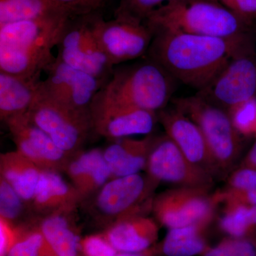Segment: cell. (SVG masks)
Wrapping results in <instances>:
<instances>
[{
	"instance_id": "6da1fadb",
	"label": "cell",
	"mask_w": 256,
	"mask_h": 256,
	"mask_svg": "<svg viewBox=\"0 0 256 256\" xmlns=\"http://www.w3.org/2000/svg\"><path fill=\"white\" fill-rule=\"evenodd\" d=\"M148 58L176 80L204 90L230 60L247 52L244 37L226 40L180 32L154 33Z\"/></svg>"
},
{
	"instance_id": "7a4b0ae2",
	"label": "cell",
	"mask_w": 256,
	"mask_h": 256,
	"mask_svg": "<svg viewBox=\"0 0 256 256\" xmlns=\"http://www.w3.org/2000/svg\"><path fill=\"white\" fill-rule=\"evenodd\" d=\"M74 16L60 12L36 20L0 25V72L40 78L54 60V47Z\"/></svg>"
},
{
	"instance_id": "3957f363",
	"label": "cell",
	"mask_w": 256,
	"mask_h": 256,
	"mask_svg": "<svg viewBox=\"0 0 256 256\" xmlns=\"http://www.w3.org/2000/svg\"><path fill=\"white\" fill-rule=\"evenodd\" d=\"M244 22L218 0H176L156 10L144 24L153 34L180 32L234 40L244 37Z\"/></svg>"
},
{
	"instance_id": "277c9868",
	"label": "cell",
	"mask_w": 256,
	"mask_h": 256,
	"mask_svg": "<svg viewBox=\"0 0 256 256\" xmlns=\"http://www.w3.org/2000/svg\"><path fill=\"white\" fill-rule=\"evenodd\" d=\"M102 88L128 105L158 114L174 92V78L161 66L146 60L114 68Z\"/></svg>"
},
{
	"instance_id": "5b68a950",
	"label": "cell",
	"mask_w": 256,
	"mask_h": 256,
	"mask_svg": "<svg viewBox=\"0 0 256 256\" xmlns=\"http://www.w3.org/2000/svg\"><path fill=\"white\" fill-rule=\"evenodd\" d=\"M173 102L200 128L218 171L229 169L238 159L242 143L228 112L201 96L176 98Z\"/></svg>"
},
{
	"instance_id": "8992f818",
	"label": "cell",
	"mask_w": 256,
	"mask_h": 256,
	"mask_svg": "<svg viewBox=\"0 0 256 256\" xmlns=\"http://www.w3.org/2000/svg\"><path fill=\"white\" fill-rule=\"evenodd\" d=\"M28 114L60 150L70 156L82 151L89 134L94 132L90 111L76 110L57 102L45 94L40 85Z\"/></svg>"
},
{
	"instance_id": "52a82bcc",
	"label": "cell",
	"mask_w": 256,
	"mask_h": 256,
	"mask_svg": "<svg viewBox=\"0 0 256 256\" xmlns=\"http://www.w3.org/2000/svg\"><path fill=\"white\" fill-rule=\"evenodd\" d=\"M158 184L149 175L140 173L111 178L92 196L90 212L107 228L116 220L140 214L143 205H152Z\"/></svg>"
},
{
	"instance_id": "ba28073f",
	"label": "cell",
	"mask_w": 256,
	"mask_h": 256,
	"mask_svg": "<svg viewBox=\"0 0 256 256\" xmlns=\"http://www.w3.org/2000/svg\"><path fill=\"white\" fill-rule=\"evenodd\" d=\"M96 13L69 20L57 45V58L74 68L108 82L114 66L94 34L92 20Z\"/></svg>"
},
{
	"instance_id": "9c48e42d",
	"label": "cell",
	"mask_w": 256,
	"mask_h": 256,
	"mask_svg": "<svg viewBox=\"0 0 256 256\" xmlns=\"http://www.w3.org/2000/svg\"><path fill=\"white\" fill-rule=\"evenodd\" d=\"M94 132L111 141L136 134H150L158 114L128 105L109 95L104 88L90 107Z\"/></svg>"
},
{
	"instance_id": "30bf717a",
	"label": "cell",
	"mask_w": 256,
	"mask_h": 256,
	"mask_svg": "<svg viewBox=\"0 0 256 256\" xmlns=\"http://www.w3.org/2000/svg\"><path fill=\"white\" fill-rule=\"evenodd\" d=\"M208 190L180 186L160 194L153 200L151 207L156 220L169 229L192 225L206 226L216 204Z\"/></svg>"
},
{
	"instance_id": "8fae6325",
	"label": "cell",
	"mask_w": 256,
	"mask_h": 256,
	"mask_svg": "<svg viewBox=\"0 0 256 256\" xmlns=\"http://www.w3.org/2000/svg\"><path fill=\"white\" fill-rule=\"evenodd\" d=\"M92 30L114 66L146 54L154 36L144 23L120 18L105 21L98 12L92 20Z\"/></svg>"
},
{
	"instance_id": "7c38bea8",
	"label": "cell",
	"mask_w": 256,
	"mask_h": 256,
	"mask_svg": "<svg viewBox=\"0 0 256 256\" xmlns=\"http://www.w3.org/2000/svg\"><path fill=\"white\" fill-rule=\"evenodd\" d=\"M45 72L46 78L40 84L43 92L57 102L79 110L89 112L96 94L108 82L74 68L57 57Z\"/></svg>"
},
{
	"instance_id": "4fadbf2b",
	"label": "cell",
	"mask_w": 256,
	"mask_h": 256,
	"mask_svg": "<svg viewBox=\"0 0 256 256\" xmlns=\"http://www.w3.org/2000/svg\"><path fill=\"white\" fill-rule=\"evenodd\" d=\"M146 170L158 183L208 188L214 182L213 176L191 162L168 136L156 137Z\"/></svg>"
},
{
	"instance_id": "5bb4252c",
	"label": "cell",
	"mask_w": 256,
	"mask_h": 256,
	"mask_svg": "<svg viewBox=\"0 0 256 256\" xmlns=\"http://www.w3.org/2000/svg\"><path fill=\"white\" fill-rule=\"evenodd\" d=\"M16 150L42 170L65 172L73 156L60 150L46 132L30 118L28 112L5 121Z\"/></svg>"
},
{
	"instance_id": "9a60e30c",
	"label": "cell",
	"mask_w": 256,
	"mask_h": 256,
	"mask_svg": "<svg viewBox=\"0 0 256 256\" xmlns=\"http://www.w3.org/2000/svg\"><path fill=\"white\" fill-rule=\"evenodd\" d=\"M200 96L217 106L229 108L256 96V62L248 52L233 57Z\"/></svg>"
},
{
	"instance_id": "2e32d148",
	"label": "cell",
	"mask_w": 256,
	"mask_h": 256,
	"mask_svg": "<svg viewBox=\"0 0 256 256\" xmlns=\"http://www.w3.org/2000/svg\"><path fill=\"white\" fill-rule=\"evenodd\" d=\"M158 119L166 136L172 140L191 162L212 176L218 172L206 140L200 128L190 118L175 108L158 112Z\"/></svg>"
},
{
	"instance_id": "e0dca14e",
	"label": "cell",
	"mask_w": 256,
	"mask_h": 256,
	"mask_svg": "<svg viewBox=\"0 0 256 256\" xmlns=\"http://www.w3.org/2000/svg\"><path fill=\"white\" fill-rule=\"evenodd\" d=\"M84 201L76 188L67 183L57 172L42 170L31 204L40 214H70Z\"/></svg>"
},
{
	"instance_id": "ac0fdd59",
	"label": "cell",
	"mask_w": 256,
	"mask_h": 256,
	"mask_svg": "<svg viewBox=\"0 0 256 256\" xmlns=\"http://www.w3.org/2000/svg\"><path fill=\"white\" fill-rule=\"evenodd\" d=\"M102 234L118 252L142 254L158 240L159 228L152 218L136 214L116 220Z\"/></svg>"
},
{
	"instance_id": "d6986e66",
	"label": "cell",
	"mask_w": 256,
	"mask_h": 256,
	"mask_svg": "<svg viewBox=\"0 0 256 256\" xmlns=\"http://www.w3.org/2000/svg\"><path fill=\"white\" fill-rule=\"evenodd\" d=\"M65 172L84 200L94 196L114 178L100 149L79 152L70 160Z\"/></svg>"
},
{
	"instance_id": "ffe728a7",
	"label": "cell",
	"mask_w": 256,
	"mask_h": 256,
	"mask_svg": "<svg viewBox=\"0 0 256 256\" xmlns=\"http://www.w3.org/2000/svg\"><path fill=\"white\" fill-rule=\"evenodd\" d=\"M156 138L150 134L142 139L124 138L112 141L104 154L114 178L138 174L146 170Z\"/></svg>"
},
{
	"instance_id": "44dd1931",
	"label": "cell",
	"mask_w": 256,
	"mask_h": 256,
	"mask_svg": "<svg viewBox=\"0 0 256 256\" xmlns=\"http://www.w3.org/2000/svg\"><path fill=\"white\" fill-rule=\"evenodd\" d=\"M40 78L0 72V118L3 122L28 112L40 89Z\"/></svg>"
},
{
	"instance_id": "7402d4cb",
	"label": "cell",
	"mask_w": 256,
	"mask_h": 256,
	"mask_svg": "<svg viewBox=\"0 0 256 256\" xmlns=\"http://www.w3.org/2000/svg\"><path fill=\"white\" fill-rule=\"evenodd\" d=\"M42 172L16 150L0 156V178L14 188L26 204H31Z\"/></svg>"
},
{
	"instance_id": "603a6c76",
	"label": "cell",
	"mask_w": 256,
	"mask_h": 256,
	"mask_svg": "<svg viewBox=\"0 0 256 256\" xmlns=\"http://www.w3.org/2000/svg\"><path fill=\"white\" fill-rule=\"evenodd\" d=\"M70 214L58 213L46 216L38 224L56 256H77L80 239L68 218Z\"/></svg>"
},
{
	"instance_id": "cb8c5ba5",
	"label": "cell",
	"mask_w": 256,
	"mask_h": 256,
	"mask_svg": "<svg viewBox=\"0 0 256 256\" xmlns=\"http://www.w3.org/2000/svg\"><path fill=\"white\" fill-rule=\"evenodd\" d=\"M60 12L70 13L54 0H0V25L36 20Z\"/></svg>"
},
{
	"instance_id": "d4e9b609",
	"label": "cell",
	"mask_w": 256,
	"mask_h": 256,
	"mask_svg": "<svg viewBox=\"0 0 256 256\" xmlns=\"http://www.w3.org/2000/svg\"><path fill=\"white\" fill-rule=\"evenodd\" d=\"M205 226L192 225L169 229L162 242V254L165 256H195L206 252V240L203 236Z\"/></svg>"
},
{
	"instance_id": "484cf974",
	"label": "cell",
	"mask_w": 256,
	"mask_h": 256,
	"mask_svg": "<svg viewBox=\"0 0 256 256\" xmlns=\"http://www.w3.org/2000/svg\"><path fill=\"white\" fill-rule=\"evenodd\" d=\"M225 204L220 228L230 237L256 235V206L234 202H223Z\"/></svg>"
},
{
	"instance_id": "4316f807",
	"label": "cell",
	"mask_w": 256,
	"mask_h": 256,
	"mask_svg": "<svg viewBox=\"0 0 256 256\" xmlns=\"http://www.w3.org/2000/svg\"><path fill=\"white\" fill-rule=\"evenodd\" d=\"M6 256H56L47 244L38 226L25 229L22 236L10 249Z\"/></svg>"
},
{
	"instance_id": "83f0119b",
	"label": "cell",
	"mask_w": 256,
	"mask_h": 256,
	"mask_svg": "<svg viewBox=\"0 0 256 256\" xmlns=\"http://www.w3.org/2000/svg\"><path fill=\"white\" fill-rule=\"evenodd\" d=\"M176 0H120L114 18L144 23L156 10Z\"/></svg>"
},
{
	"instance_id": "f1b7e54d",
	"label": "cell",
	"mask_w": 256,
	"mask_h": 256,
	"mask_svg": "<svg viewBox=\"0 0 256 256\" xmlns=\"http://www.w3.org/2000/svg\"><path fill=\"white\" fill-rule=\"evenodd\" d=\"M201 256H256V235L229 236L216 246L208 247Z\"/></svg>"
},
{
	"instance_id": "f546056e",
	"label": "cell",
	"mask_w": 256,
	"mask_h": 256,
	"mask_svg": "<svg viewBox=\"0 0 256 256\" xmlns=\"http://www.w3.org/2000/svg\"><path fill=\"white\" fill-rule=\"evenodd\" d=\"M228 114L239 134H256V98L232 106L228 109Z\"/></svg>"
},
{
	"instance_id": "4dcf8cb0",
	"label": "cell",
	"mask_w": 256,
	"mask_h": 256,
	"mask_svg": "<svg viewBox=\"0 0 256 256\" xmlns=\"http://www.w3.org/2000/svg\"><path fill=\"white\" fill-rule=\"evenodd\" d=\"M26 204L14 188L0 178V216L16 224L26 210Z\"/></svg>"
},
{
	"instance_id": "1f68e13d",
	"label": "cell",
	"mask_w": 256,
	"mask_h": 256,
	"mask_svg": "<svg viewBox=\"0 0 256 256\" xmlns=\"http://www.w3.org/2000/svg\"><path fill=\"white\" fill-rule=\"evenodd\" d=\"M80 250L84 256H116L118 254L102 234L80 239Z\"/></svg>"
},
{
	"instance_id": "d6a6232c",
	"label": "cell",
	"mask_w": 256,
	"mask_h": 256,
	"mask_svg": "<svg viewBox=\"0 0 256 256\" xmlns=\"http://www.w3.org/2000/svg\"><path fill=\"white\" fill-rule=\"evenodd\" d=\"M25 229L0 216V256L8 255Z\"/></svg>"
},
{
	"instance_id": "836d02e7",
	"label": "cell",
	"mask_w": 256,
	"mask_h": 256,
	"mask_svg": "<svg viewBox=\"0 0 256 256\" xmlns=\"http://www.w3.org/2000/svg\"><path fill=\"white\" fill-rule=\"evenodd\" d=\"M256 186V168L242 165L230 174L228 188L232 191H246Z\"/></svg>"
},
{
	"instance_id": "e575fe53",
	"label": "cell",
	"mask_w": 256,
	"mask_h": 256,
	"mask_svg": "<svg viewBox=\"0 0 256 256\" xmlns=\"http://www.w3.org/2000/svg\"><path fill=\"white\" fill-rule=\"evenodd\" d=\"M68 10L74 16H80L98 12L107 0H54Z\"/></svg>"
},
{
	"instance_id": "d590c367",
	"label": "cell",
	"mask_w": 256,
	"mask_h": 256,
	"mask_svg": "<svg viewBox=\"0 0 256 256\" xmlns=\"http://www.w3.org/2000/svg\"><path fill=\"white\" fill-rule=\"evenodd\" d=\"M242 21L256 14V0H218Z\"/></svg>"
},
{
	"instance_id": "8d00e7d4",
	"label": "cell",
	"mask_w": 256,
	"mask_h": 256,
	"mask_svg": "<svg viewBox=\"0 0 256 256\" xmlns=\"http://www.w3.org/2000/svg\"><path fill=\"white\" fill-rule=\"evenodd\" d=\"M216 203L218 202H234L250 206H256V186L246 191L226 190L214 196Z\"/></svg>"
},
{
	"instance_id": "74e56055",
	"label": "cell",
	"mask_w": 256,
	"mask_h": 256,
	"mask_svg": "<svg viewBox=\"0 0 256 256\" xmlns=\"http://www.w3.org/2000/svg\"><path fill=\"white\" fill-rule=\"evenodd\" d=\"M242 165L256 168V142L252 146V149L248 152L247 156L244 158Z\"/></svg>"
},
{
	"instance_id": "f35d334b",
	"label": "cell",
	"mask_w": 256,
	"mask_h": 256,
	"mask_svg": "<svg viewBox=\"0 0 256 256\" xmlns=\"http://www.w3.org/2000/svg\"><path fill=\"white\" fill-rule=\"evenodd\" d=\"M116 256H146L142 254H132V252H118Z\"/></svg>"
}]
</instances>
